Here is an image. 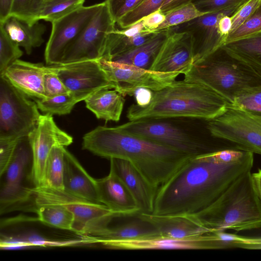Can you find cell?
Instances as JSON below:
<instances>
[{"label":"cell","mask_w":261,"mask_h":261,"mask_svg":"<svg viewBox=\"0 0 261 261\" xmlns=\"http://www.w3.org/2000/svg\"><path fill=\"white\" fill-rule=\"evenodd\" d=\"M184 80L203 84L231 105L244 90L261 84V79L222 47L193 65Z\"/></svg>","instance_id":"cell-5"},{"label":"cell","mask_w":261,"mask_h":261,"mask_svg":"<svg viewBox=\"0 0 261 261\" xmlns=\"http://www.w3.org/2000/svg\"><path fill=\"white\" fill-rule=\"evenodd\" d=\"M96 182L99 202L116 217L140 213L134 198L113 169L110 168L107 176L96 179Z\"/></svg>","instance_id":"cell-20"},{"label":"cell","mask_w":261,"mask_h":261,"mask_svg":"<svg viewBox=\"0 0 261 261\" xmlns=\"http://www.w3.org/2000/svg\"><path fill=\"white\" fill-rule=\"evenodd\" d=\"M114 89L123 96H132L136 89L144 87L154 92L159 91L176 81L177 72H161L133 65L109 61L99 60Z\"/></svg>","instance_id":"cell-12"},{"label":"cell","mask_w":261,"mask_h":261,"mask_svg":"<svg viewBox=\"0 0 261 261\" xmlns=\"http://www.w3.org/2000/svg\"><path fill=\"white\" fill-rule=\"evenodd\" d=\"M154 91L150 89L139 87L136 89L133 93L136 104L138 106L144 107L148 106L151 101L153 98Z\"/></svg>","instance_id":"cell-47"},{"label":"cell","mask_w":261,"mask_h":261,"mask_svg":"<svg viewBox=\"0 0 261 261\" xmlns=\"http://www.w3.org/2000/svg\"><path fill=\"white\" fill-rule=\"evenodd\" d=\"M35 101L39 110L44 114L64 115L69 114L74 106L81 101L69 92Z\"/></svg>","instance_id":"cell-32"},{"label":"cell","mask_w":261,"mask_h":261,"mask_svg":"<svg viewBox=\"0 0 261 261\" xmlns=\"http://www.w3.org/2000/svg\"><path fill=\"white\" fill-rule=\"evenodd\" d=\"M13 0H0V23L5 21L9 16Z\"/></svg>","instance_id":"cell-49"},{"label":"cell","mask_w":261,"mask_h":261,"mask_svg":"<svg viewBox=\"0 0 261 261\" xmlns=\"http://www.w3.org/2000/svg\"><path fill=\"white\" fill-rule=\"evenodd\" d=\"M162 45L149 69L185 74L194 65V50L191 35L172 31Z\"/></svg>","instance_id":"cell-17"},{"label":"cell","mask_w":261,"mask_h":261,"mask_svg":"<svg viewBox=\"0 0 261 261\" xmlns=\"http://www.w3.org/2000/svg\"><path fill=\"white\" fill-rule=\"evenodd\" d=\"M209 232L261 228V204L252 173L240 176L212 204L189 215Z\"/></svg>","instance_id":"cell-4"},{"label":"cell","mask_w":261,"mask_h":261,"mask_svg":"<svg viewBox=\"0 0 261 261\" xmlns=\"http://www.w3.org/2000/svg\"><path fill=\"white\" fill-rule=\"evenodd\" d=\"M68 92L80 101L102 89H114L98 60L52 65Z\"/></svg>","instance_id":"cell-15"},{"label":"cell","mask_w":261,"mask_h":261,"mask_svg":"<svg viewBox=\"0 0 261 261\" xmlns=\"http://www.w3.org/2000/svg\"><path fill=\"white\" fill-rule=\"evenodd\" d=\"M222 47L261 79V32Z\"/></svg>","instance_id":"cell-29"},{"label":"cell","mask_w":261,"mask_h":261,"mask_svg":"<svg viewBox=\"0 0 261 261\" xmlns=\"http://www.w3.org/2000/svg\"><path fill=\"white\" fill-rule=\"evenodd\" d=\"M170 32V29L157 31L155 35L146 43L117 55L110 61L149 69Z\"/></svg>","instance_id":"cell-28"},{"label":"cell","mask_w":261,"mask_h":261,"mask_svg":"<svg viewBox=\"0 0 261 261\" xmlns=\"http://www.w3.org/2000/svg\"><path fill=\"white\" fill-rule=\"evenodd\" d=\"M85 0H44L39 20L52 23L83 6Z\"/></svg>","instance_id":"cell-33"},{"label":"cell","mask_w":261,"mask_h":261,"mask_svg":"<svg viewBox=\"0 0 261 261\" xmlns=\"http://www.w3.org/2000/svg\"><path fill=\"white\" fill-rule=\"evenodd\" d=\"M32 153L28 136L21 138L13 156L3 175L0 192L1 213L16 210L31 200L32 188L24 186Z\"/></svg>","instance_id":"cell-11"},{"label":"cell","mask_w":261,"mask_h":261,"mask_svg":"<svg viewBox=\"0 0 261 261\" xmlns=\"http://www.w3.org/2000/svg\"><path fill=\"white\" fill-rule=\"evenodd\" d=\"M28 138L32 153L30 179L34 187L42 186L46 163L51 150L56 146L70 145L73 138L57 125L53 115L47 114L41 115Z\"/></svg>","instance_id":"cell-13"},{"label":"cell","mask_w":261,"mask_h":261,"mask_svg":"<svg viewBox=\"0 0 261 261\" xmlns=\"http://www.w3.org/2000/svg\"><path fill=\"white\" fill-rule=\"evenodd\" d=\"M232 26L231 15H225L219 19L218 22V31L219 34L225 39V40L230 33Z\"/></svg>","instance_id":"cell-48"},{"label":"cell","mask_w":261,"mask_h":261,"mask_svg":"<svg viewBox=\"0 0 261 261\" xmlns=\"http://www.w3.org/2000/svg\"><path fill=\"white\" fill-rule=\"evenodd\" d=\"M247 151L241 149H225L210 151L198 155V158L216 163L229 164L237 162L246 154Z\"/></svg>","instance_id":"cell-42"},{"label":"cell","mask_w":261,"mask_h":261,"mask_svg":"<svg viewBox=\"0 0 261 261\" xmlns=\"http://www.w3.org/2000/svg\"><path fill=\"white\" fill-rule=\"evenodd\" d=\"M9 37L20 47H23L28 55L33 49L40 46L44 42L43 36L45 25L39 21L33 24L13 16H9L0 23Z\"/></svg>","instance_id":"cell-26"},{"label":"cell","mask_w":261,"mask_h":261,"mask_svg":"<svg viewBox=\"0 0 261 261\" xmlns=\"http://www.w3.org/2000/svg\"><path fill=\"white\" fill-rule=\"evenodd\" d=\"M29 98L0 75V139L27 137L35 128L41 114Z\"/></svg>","instance_id":"cell-8"},{"label":"cell","mask_w":261,"mask_h":261,"mask_svg":"<svg viewBox=\"0 0 261 261\" xmlns=\"http://www.w3.org/2000/svg\"><path fill=\"white\" fill-rule=\"evenodd\" d=\"M257 190V189H256ZM257 193H258V197H259V201H260V204H261V191H258L257 190Z\"/></svg>","instance_id":"cell-52"},{"label":"cell","mask_w":261,"mask_h":261,"mask_svg":"<svg viewBox=\"0 0 261 261\" xmlns=\"http://www.w3.org/2000/svg\"><path fill=\"white\" fill-rule=\"evenodd\" d=\"M115 24L103 2L92 20L66 49L61 63L103 59L109 35L116 29Z\"/></svg>","instance_id":"cell-10"},{"label":"cell","mask_w":261,"mask_h":261,"mask_svg":"<svg viewBox=\"0 0 261 261\" xmlns=\"http://www.w3.org/2000/svg\"><path fill=\"white\" fill-rule=\"evenodd\" d=\"M86 108L98 119L118 122L120 119L125 100L114 89H102L84 100Z\"/></svg>","instance_id":"cell-27"},{"label":"cell","mask_w":261,"mask_h":261,"mask_svg":"<svg viewBox=\"0 0 261 261\" xmlns=\"http://www.w3.org/2000/svg\"><path fill=\"white\" fill-rule=\"evenodd\" d=\"M102 245L110 249L133 250L215 249L212 232L182 239L172 238L159 234L133 239L107 241Z\"/></svg>","instance_id":"cell-18"},{"label":"cell","mask_w":261,"mask_h":261,"mask_svg":"<svg viewBox=\"0 0 261 261\" xmlns=\"http://www.w3.org/2000/svg\"><path fill=\"white\" fill-rule=\"evenodd\" d=\"M42 223L58 228L72 231L73 213L65 206L57 204H45L35 207L34 211Z\"/></svg>","instance_id":"cell-30"},{"label":"cell","mask_w":261,"mask_h":261,"mask_svg":"<svg viewBox=\"0 0 261 261\" xmlns=\"http://www.w3.org/2000/svg\"><path fill=\"white\" fill-rule=\"evenodd\" d=\"M33 210L45 204L63 205L74 215L72 231L87 236L108 225L116 217L106 205L75 196L65 190L54 189L46 186L32 188Z\"/></svg>","instance_id":"cell-6"},{"label":"cell","mask_w":261,"mask_h":261,"mask_svg":"<svg viewBox=\"0 0 261 261\" xmlns=\"http://www.w3.org/2000/svg\"><path fill=\"white\" fill-rule=\"evenodd\" d=\"M261 5V0H247L231 15L232 32L251 16Z\"/></svg>","instance_id":"cell-44"},{"label":"cell","mask_w":261,"mask_h":261,"mask_svg":"<svg viewBox=\"0 0 261 261\" xmlns=\"http://www.w3.org/2000/svg\"><path fill=\"white\" fill-rule=\"evenodd\" d=\"M165 14L159 9L142 18V20L145 29L150 31H156L157 28L165 19Z\"/></svg>","instance_id":"cell-46"},{"label":"cell","mask_w":261,"mask_h":261,"mask_svg":"<svg viewBox=\"0 0 261 261\" xmlns=\"http://www.w3.org/2000/svg\"><path fill=\"white\" fill-rule=\"evenodd\" d=\"M64 190L70 194L100 203L96 179L87 172L77 159L66 149L64 156Z\"/></svg>","instance_id":"cell-22"},{"label":"cell","mask_w":261,"mask_h":261,"mask_svg":"<svg viewBox=\"0 0 261 261\" xmlns=\"http://www.w3.org/2000/svg\"><path fill=\"white\" fill-rule=\"evenodd\" d=\"M260 32H261V5L241 25L229 34L225 40L224 45Z\"/></svg>","instance_id":"cell-38"},{"label":"cell","mask_w":261,"mask_h":261,"mask_svg":"<svg viewBox=\"0 0 261 261\" xmlns=\"http://www.w3.org/2000/svg\"><path fill=\"white\" fill-rule=\"evenodd\" d=\"M144 0H105L114 21L116 22L123 16L133 10Z\"/></svg>","instance_id":"cell-43"},{"label":"cell","mask_w":261,"mask_h":261,"mask_svg":"<svg viewBox=\"0 0 261 261\" xmlns=\"http://www.w3.org/2000/svg\"><path fill=\"white\" fill-rule=\"evenodd\" d=\"M166 0H144L138 7L128 12L116 23L122 29L127 28L142 18L159 10Z\"/></svg>","instance_id":"cell-37"},{"label":"cell","mask_w":261,"mask_h":261,"mask_svg":"<svg viewBox=\"0 0 261 261\" xmlns=\"http://www.w3.org/2000/svg\"><path fill=\"white\" fill-rule=\"evenodd\" d=\"M44 0H13L10 16L16 17L30 24L39 20Z\"/></svg>","instance_id":"cell-34"},{"label":"cell","mask_w":261,"mask_h":261,"mask_svg":"<svg viewBox=\"0 0 261 261\" xmlns=\"http://www.w3.org/2000/svg\"><path fill=\"white\" fill-rule=\"evenodd\" d=\"M247 0H193L192 3L204 14L238 9Z\"/></svg>","instance_id":"cell-40"},{"label":"cell","mask_w":261,"mask_h":261,"mask_svg":"<svg viewBox=\"0 0 261 261\" xmlns=\"http://www.w3.org/2000/svg\"><path fill=\"white\" fill-rule=\"evenodd\" d=\"M207 128L212 136L231 142L239 149L261 155V113L229 106L208 120Z\"/></svg>","instance_id":"cell-7"},{"label":"cell","mask_w":261,"mask_h":261,"mask_svg":"<svg viewBox=\"0 0 261 261\" xmlns=\"http://www.w3.org/2000/svg\"><path fill=\"white\" fill-rule=\"evenodd\" d=\"M45 67L40 63L18 59L0 75H3L16 89L35 101L46 98L44 89Z\"/></svg>","instance_id":"cell-21"},{"label":"cell","mask_w":261,"mask_h":261,"mask_svg":"<svg viewBox=\"0 0 261 261\" xmlns=\"http://www.w3.org/2000/svg\"><path fill=\"white\" fill-rule=\"evenodd\" d=\"M230 106L261 113V84L242 91Z\"/></svg>","instance_id":"cell-39"},{"label":"cell","mask_w":261,"mask_h":261,"mask_svg":"<svg viewBox=\"0 0 261 261\" xmlns=\"http://www.w3.org/2000/svg\"><path fill=\"white\" fill-rule=\"evenodd\" d=\"M193 1V0H173L167 5L162 6L160 9L163 13L166 14L173 9L191 3Z\"/></svg>","instance_id":"cell-50"},{"label":"cell","mask_w":261,"mask_h":261,"mask_svg":"<svg viewBox=\"0 0 261 261\" xmlns=\"http://www.w3.org/2000/svg\"><path fill=\"white\" fill-rule=\"evenodd\" d=\"M102 5L103 2L83 6L51 23V34L44 51L46 64L61 63L66 49L76 39Z\"/></svg>","instance_id":"cell-14"},{"label":"cell","mask_w":261,"mask_h":261,"mask_svg":"<svg viewBox=\"0 0 261 261\" xmlns=\"http://www.w3.org/2000/svg\"><path fill=\"white\" fill-rule=\"evenodd\" d=\"M20 138L0 139V175L6 170Z\"/></svg>","instance_id":"cell-45"},{"label":"cell","mask_w":261,"mask_h":261,"mask_svg":"<svg viewBox=\"0 0 261 261\" xmlns=\"http://www.w3.org/2000/svg\"><path fill=\"white\" fill-rule=\"evenodd\" d=\"M82 148L101 157L130 162L158 189L192 156L121 129L98 126L83 138Z\"/></svg>","instance_id":"cell-2"},{"label":"cell","mask_w":261,"mask_h":261,"mask_svg":"<svg viewBox=\"0 0 261 261\" xmlns=\"http://www.w3.org/2000/svg\"><path fill=\"white\" fill-rule=\"evenodd\" d=\"M155 226L140 213L123 224L110 226V224L87 236L88 241L102 244L110 241L133 239L159 235Z\"/></svg>","instance_id":"cell-23"},{"label":"cell","mask_w":261,"mask_h":261,"mask_svg":"<svg viewBox=\"0 0 261 261\" xmlns=\"http://www.w3.org/2000/svg\"><path fill=\"white\" fill-rule=\"evenodd\" d=\"M156 32L145 29L142 20L126 29H115L109 35L102 59L110 61L117 55L134 49L148 42Z\"/></svg>","instance_id":"cell-24"},{"label":"cell","mask_w":261,"mask_h":261,"mask_svg":"<svg viewBox=\"0 0 261 261\" xmlns=\"http://www.w3.org/2000/svg\"><path fill=\"white\" fill-rule=\"evenodd\" d=\"M253 153L240 160L216 163L191 158L158 190L152 214L192 215L216 200L240 176L251 171Z\"/></svg>","instance_id":"cell-1"},{"label":"cell","mask_w":261,"mask_h":261,"mask_svg":"<svg viewBox=\"0 0 261 261\" xmlns=\"http://www.w3.org/2000/svg\"><path fill=\"white\" fill-rule=\"evenodd\" d=\"M237 10L207 13L170 28L191 35L194 50V65L201 63L224 45L225 39L218 31V21L224 15H233Z\"/></svg>","instance_id":"cell-16"},{"label":"cell","mask_w":261,"mask_h":261,"mask_svg":"<svg viewBox=\"0 0 261 261\" xmlns=\"http://www.w3.org/2000/svg\"><path fill=\"white\" fill-rule=\"evenodd\" d=\"M230 105L224 98L203 84L176 80L154 92L148 106L132 105L126 116L129 121L179 117L210 120L222 114Z\"/></svg>","instance_id":"cell-3"},{"label":"cell","mask_w":261,"mask_h":261,"mask_svg":"<svg viewBox=\"0 0 261 261\" xmlns=\"http://www.w3.org/2000/svg\"><path fill=\"white\" fill-rule=\"evenodd\" d=\"M252 178L257 190L261 191V169L252 173Z\"/></svg>","instance_id":"cell-51"},{"label":"cell","mask_w":261,"mask_h":261,"mask_svg":"<svg viewBox=\"0 0 261 261\" xmlns=\"http://www.w3.org/2000/svg\"><path fill=\"white\" fill-rule=\"evenodd\" d=\"M140 214L155 226L160 235L162 236L182 239L209 232L189 215H157Z\"/></svg>","instance_id":"cell-25"},{"label":"cell","mask_w":261,"mask_h":261,"mask_svg":"<svg viewBox=\"0 0 261 261\" xmlns=\"http://www.w3.org/2000/svg\"><path fill=\"white\" fill-rule=\"evenodd\" d=\"M110 160V168L127 187L134 198L140 213L152 214L158 190L129 161L117 158Z\"/></svg>","instance_id":"cell-19"},{"label":"cell","mask_w":261,"mask_h":261,"mask_svg":"<svg viewBox=\"0 0 261 261\" xmlns=\"http://www.w3.org/2000/svg\"><path fill=\"white\" fill-rule=\"evenodd\" d=\"M143 119L129 121L118 126L126 133L149 140L190 156L207 152L206 146L183 129L163 120Z\"/></svg>","instance_id":"cell-9"},{"label":"cell","mask_w":261,"mask_h":261,"mask_svg":"<svg viewBox=\"0 0 261 261\" xmlns=\"http://www.w3.org/2000/svg\"><path fill=\"white\" fill-rule=\"evenodd\" d=\"M65 149L64 146H56L51 150L46 163L42 186L56 190H64Z\"/></svg>","instance_id":"cell-31"},{"label":"cell","mask_w":261,"mask_h":261,"mask_svg":"<svg viewBox=\"0 0 261 261\" xmlns=\"http://www.w3.org/2000/svg\"><path fill=\"white\" fill-rule=\"evenodd\" d=\"M19 45L12 40L0 26V74L22 56Z\"/></svg>","instance_id":"cell-36"},{"label":"cell","mask_w":261,"mask_h":261,"mask_svg":"<svg viewBox=\"0 0 261 261\" xmlns=\"http://www.w3.org/2000/svg\"><path fill=\"white\" fill-rule=\"evenodd\" d=\"M204 14L192 3L173 9L165 14V19L156 31L168 29L191 21Z\"/></svg>","instance_id":"cell-35"},{"label":"cell","mask_w":261,"mask_h":261,"mask_svg":"<svg viewBox=\"0 0 261 261\" xmlns=\"http://www.w3.org/2000/svg\"><path fill=\"white\" fill-rule=\"evenodd\" d=\"M44 89L46 97L69 92L58 76L53 65L45 67L44 75Z\"/></svg>","instance_id":"cell-41"}]
</instances>
